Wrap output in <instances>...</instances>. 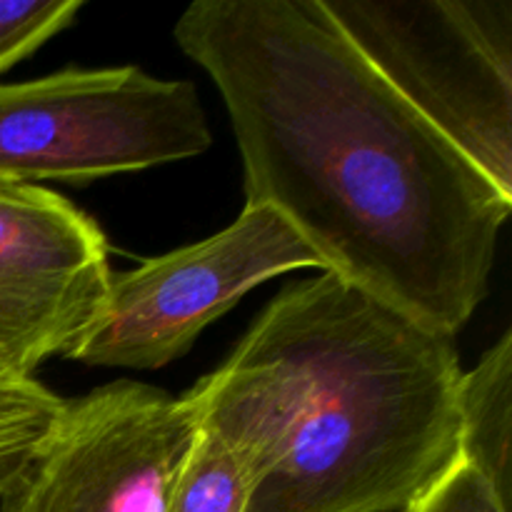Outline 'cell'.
<instances>
[{
    "mask_svg": "<svg viewBox=\"0 0 512 512\" xmlns=\"http://www.w3.org/2000/svg\"><path fill=\"white\" fill-rule=\"evenodd\" d=\"M458 458L512 500V333L458 383Z\"/></svg>",
    "mask_w": 512,
    "mask_h": 512,
    "instance_id": "obj_8",
    "label": "cell"
},
{
    "mask_svg": "<svg viewBox=\"0 0 512 512\" xmlns=\"http://www.w3.org/2000/svg\"><path fill=\"white\" fill-rule=\"evenodd\" d=\"M340 33L512 198L510 0H320Z\"/></svg>",
    "mask_w": 512,
    "mask_h": 512,
    "instance_id": "obj_3",
    "label": "cell"
},
{
    "mask_svg": "<svg viewBox=\"0 0 512 512\" xmlns=\"http://www.w3.org/2000/svg\"><path fill=\"white\" fill-rule=\"evenodd\" d=\"M410 512H510V505L493 490V485L455 458V463L415 500Z\"/></svg>",
    "mask_w": 512,
    "mask_h": 512,
    "instance_id": "obj_12",
    "label": "cell"
},
{
    "mask_svg": "<svg viewBox=\"0 0 512 512\" xmlns=\"http://www.w3.org/2000/svg\"><path fill=\"white\" fill-rule=\"evenodd\" d=\"M63 410V398L0 363V490L38 453Z\"/></svg>",
    "mask_w": 512,
    "mask_h": 512,
    "instance_id": "obj_9",
    "label": "cell"
},
{
    "mask_svg": "<svg viewBox=\"0 0 512 512\" xmlns=\"http://www.w3.org/2000/svg\"><path fill=\"white\" fill-rule=\"evenodd\" d=\"M460 375L453 338L323 273L188 395L248 475L245 512H398L458 458Z\"/></svg>",
    "mask_w": 512,
    "mask_h": 512,
    "instance_id": "obj_2",
    "label": "cell"
},
{
    "mask_svg": "<svg viewBox=\"0 0 512 512\" xmlns=\"http://www.w3.org/2000/svg\"><path fill=\"white\" fill-rule=\"evenodd\" d=\"M83 0H0V75L75 23Z\"/></svg>",
    "mask_w": 512,
    "mask_h": 512,
    "instance_id": "obj_11",
    "label": "cell"
},
{
    "mask_svg": "<svg viewBox=\"0 0 512 512\" xmlns=\"http://www.w3.org/2000/svg\"><path fill=\"white\" fill-rule=\"evenodd\" d=\"M173 38L223 98L245 203L275 210L323 273L455 340L488 295L510 195L320 0H195Z\"/></svg>",
    "mask_w": 512,
    "mask_h": 512,
    "instance_id": "obj_1",
    "label": "cell"
},
{
    "mask_svg": "<svg viewBox=\"0 0 512 512\" xmlns=\"http://www.w3.org/2000/svg\"><path fill=\"white\" fill-rule=\"evenodd\" d=\"M198 88L138 65L0 83V180L85 185L203 155Z\"/></svg>",
    "mask_w": 512,
    "mask_h": 512,
    "instance_id": "obj_4",
    "label": "cell"
},
{
    "mask_svg": "<svg viewBox=\"0 0 512 512\" xmlns=\"http://www.w3.org/2000/svg\"><path fill=\"white\" fill-rule=\"evenodd\" d=\"M398 512H410V510H408V508H405V510H398Z\"/></svg>",
    "mask_w": 512,
    "mask_h": 512,
    "instance_id": "obj_13",
    "label": "cell"
},
{
    "mask_svg": "<svg viewBox=\"0 0 512 512\" xmlns=\"http://www.w3.org/2000/svg\"><path fill=\"white\" fill-rule=\"evenodd\" d=\"M198 430L188 393L133 380L65 400L53 433L0 490V512H165Z\"/></svg>",
    "mask_w": 512,
    "mask_h": 512,
    "instance_id": "obj_6",
    "label": "cell"
},
{
    "mask_svg": "<svg viewBox=\"0 0 512 512\" xmlns=\"http://www.w3.org/2000/svg\"><path fill=\"white\" fill-rule=\"evenodd\" d=\"M303 268L323 265L275 210L245 203L220 233L110 273L98 320L65 360L95 368H165L243 295Z\"/></svg>",
    "mask_w": 512,
    "mask_h": 512,
    "instance_id": "obj_5",
    "label": "cell"
},
{
    "mask_svg": "<svg viewBox=\"0 0 512 512\" xmlns=\"http://www.w3.org/2000/svg\"><path fill=\"white\" fill-rule=\"evenodd\" d=\"M248 490V475L233 450L200 425L165 512H245Z\"/></svg>",
    "mask_w": 512,
    "mask_h": 512,
    "instance_id": "obj_10",
    "label": "cell"
},
{
    "mask_svg": "<svg viewBox=\"0 0 512 512\" xmlns=\"http://www.w3.org/2000/svg\"><path fill=\"white\" fill-rule=\"evenodd\" d=\"M110 265L98 223L43 185L0 180V363L35 378L98 320Z\"/></svg>",
    "mask_w": 512,
    "mask_h": 512,
    "instance_id": "obj_7",
    "label": "cell"
}]
</instances>
